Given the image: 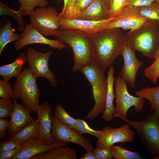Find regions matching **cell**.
<instances>
[{"instance_id":"obj_27","label":"cell","mask_w":159,"mask_h":159,"mask_svg":"<svg viewBox=\"0 0 159 159\" xmlns=\"http://www.w3.org/2000/svg\"><path fill=\"white\" fill-rule=\"evenodd\" d=\"M20 7L16 11L22 16H30L34 12L36 6L45 7L49 3L47 0H17Z\"/></svg>"},{"instance_id":"obj_38","label":"cell","mask_w":159,"mask_h":159,"mask_svg":"<svg viewBox=\"0 0 159 159\" xmlns=\"http://www.w3.org/2000/svg\"><path fill=\"white\" fill-rule=\"evenodd\" d=\"M22 143L18 141L9 140H2L0 143V153L5 151L12 149L20 145Z\"/></svg>"},{"instance_id":"obj_29","label":"cell","mask_w":159,"mask_h":159,"mask_svg":"<svg viewBox=\"0 0 159 159\" xmlns=\"http://www.w3.org/2000/svg\"><path fill=\"white\" fill-rule=\"evenodd\" d=\"M113 158L115 159H143L139 153L127 150L125 148L113 145L110 147Z\"/></svg>"},{"instance_id":"obj_11","label":"cell","mask_w":159,"mask_h":159,"mask_svg":"<svg viewBox=\"0 0 159 159\" xmlns=\"http://www.w3.org/2000/svg\"><path fill=\"white\" fill-rule=\"evenodd\" d=\"M20 35L21 39L15 41L14 46L15 49L17 51L27 45L35 44L47 45L58 50L67 47L57 39H51L46 38L31 24L27 23L25 25L24 30Z\"/></svg>"},{"instance_id":"obj_15","label":"cell","mask_w":159,"mask_h":159,"mask_svg":"<svg viewBox=\"0 0 159 159\" xmlns=\"http://www.w3.org/2000/svg\"><path fill=\"white\" fill-rule=\"evenodd\" d=\"M12 99L14 103V107L10 115V123L7 130L9 138L14 135L28 123L34 120L31 115L32 111L19 104L14 96Z\"/></svg>"},{"instance_id":"obj_1","label":"cell","mask_w":159,"mask_h":159,"mask_svg":"<svg viewBox=\"0 0 159 159\" xmlns=\"http://www.w3.org/2000/svg\"><path fill=\"white\" fill-rule=\"evenodd\" d=\"M88 35L94 51L95 64L105 72L121 55L126 45L125 35L119 28Z\"/></svg>"},{"instance_id":"obj_47","label":"cell","mask_w":159,"mask_h":159,"mask_svg":"<svg viewBox=\"0 0 159 159\" xmlns=\"http://www.w3.org/2000/svg\"><path fill=\"white\" fill-rule=\"evenodd\" d=\"M154 158H154L153 159H159V156H158V155H157V156H155V157Z\"/></svg>"},{"instance_id":"obj_46","label":"cell","mask_w":159,"mask_h":159,"mask_svg":"<svg viewBox=\"0 0 159 159\" xmlns=\"http://www.w3.org/2000/svg\"><path fill=\"white\" fill-rule=\"evenodd\" d=\"M159 24V21H158ZM159 56V47L157 51V52L155 55L154 59H156Z\"/></svg>"},{"instance_id":"obj_12","label":"cell","mask_w":159,"mask_h":159,"mask_svg":"<svg viewBox=\"0 0 159 159\" xmlns=\"http://www.w3.org/2000/svg\"><path fill=\"white\" fill-rule=\"evenodd\" d=\"M102 130L100 137L96 142L97 148H110L117 143H133L135 133L130 128L128 123L115 128L107 126Z\"/></svg>"},{"instance_id":"obj_32","label":"cell","mask_w":159,"mask_h":159,"mask_svg":"<svg viewBox=\"0 0 159 159\" xmlns=\"http://www.w3.org/2000/svg\"><path fill=\"white\" fill-rule=\"evenodd\" d=\"M127 6L126 0H112L108 18L117 17L123 15Z\"/></svg>"},{"instance_id":"obj_21","label":"cell","mask_w":159,"mask_h":159,"mask_svg":"<svg viewBox=\"0 0 159 159\" xmlns=\"http://www.w3.org/2000/svg\"><path fill=\"white\" fill-rule=\"evenodd\" d=\"M74 149L68 146L57 147L32 157L30 159H77Z\"/></svg>"},{"instance_id":"obj_36","label":"cell","mask_w":159,"mask_h":159,"mask_svg":"<svg viewBox=\"0 0 159 159\" xmlns=\"http://www.w3.org/2000/svg\"><path fill=\"white\" fill-rule=\"evenodd\" d=\"M14 96V91L9 81L0 79V97L10 99Z\"/></svg>"},{"instance_id":"obj_3","label":"cell","mask_w":159,"mask_h":159,"mask_svg":"<svg viewBox=\"0 0 159 159\" xmlns=\"http://www.w3.org/2000/svg\"><path fill=\"white\" fill-rule=\"evenodd\" d=\"M127 46L143 56L154 59L159 47V24L148 19L138 27L130 30L125 35Z\"/></svg>"},{"instance_id":"obj_28","label":"cell","mask_w":159,"mask_h":159,"mask_svg":"<svg viewBox=\"0 0 159 159\" xmlns=\"http://www.w3.org/2000/svg\"><path fill=\"white\" fill-rule=\"evenodd\" d=\"M54 115L59 121L69 127L73 129L76 126L77 119L71 117L60 104L56 105Z\"/></svg>"},{"instance_id":"obj_10","label":"cell","mask_w":159,"mask_h":159,"mask_svg":"<svg viewBox=\"0 0 159 159\" xmlns=\"http://www.w3.org/2000/svg\"><path fill=\"white\" fill-rule=\"evenodd\" d=\"M52 121L51 134L55 143H72L82 146L86 152L93 150L94 147L88 138L63 124L54 116H52Z\"/></svg>"},{"instance_id":"obj_8","label":"cell","mask_w":159,"mask_h":159,"mask_svg":"<svg viewBox=\"0 0 159 159\" xmlns=\"http://www.w3.org/2000/svg\"><path fill=\"white\" fill-rule=\"evenodd\" d=\"M53 53L52 50L43 53L32 48L26 50V56L28 68L36 78L43 77L46 79L53 87H56L57 80L54 73L50 70L48 62Z\"/></svg>"},{"instance_id":"obj_45","label":"cell","mask_w":159,"mask_h":159,"mask_svg":"<svg viewBox=\"0 0 159 159\" xmlns=\"http://www.w3.org/2000/svg\"><path fill=\"white\" fill-rule=\"evenodd\" d=\"M108 6L109 9L110 7V5L112 0H102Z\"/></svg>"},{"instance_id":"obj_5","label":"cell","mask_w":159,"mask_h":159,"mask_svg":"<svg viewBox=\"0 0 159 159\" xmlns=\"http://www.w3.org/2000/svg\"><path fill=\"white\" fill-rule=\"evenodd\" d=\"M36 79L28 68H25L16 77L13 87L14 97L21 99L27 108L36 112L40 105V94Z\"/></svg>"},{"instance_id":"obj_4","label":"cell","mask_w":159,"mask_h":159,"mask_svg":"<svg viewBox=\"0 0 159 159\" xmlns=\"http://www.w3.org/2000/svg\"><path fill=\"white\" fill-rule=\"evenodd\" d=\"M79 71L86 78L91 87V93L95 103L93 108L85 116V119L92 120L103 113L105 110L107 90V78L105 72L95 64L81 68Z\"/></svg>"},{"instance_id":"obj_6","label":"cell","mask_w":159,"mask_h":159,"mask_svg":"<svg viewBox=\"0 0 159 159\" xmlns=\"http://www.w3.org/2000/svg\"><path fill=\"white\" fill-rule=\"evenodd\" d=\"M135 131L144 147L151 153L159 155V117L154 112L140 121L124 120Z\"/></svg>"},{"instance_id":"obj_17","label":"cell","mask_w":159,"mask_h":159,"mask_svg":"<svg viewBox=\"0 0 159 159\" xmlns=\"http://www.w3.org/2000/svg\"><path fill=\"white\" fill-rule=\"evenodd\" d=\"M67 143L46 144L38 139L32 140L20 145V150L12 159H30L33 156L54 148L67 145Z\"/></svg>"},{"instance_id":"obj_14","label":"cell","mask_w":159,"mask_h":159,"mask_svg":"<svg viewBox=\"0 0 159 159\" xmlns=\"http://www.w3.org/2000/svg\"><path fill=\"white\" fill-rule=\"evenodd\" d=\"M116 18H109L100 21L79 19L69 20L60 18L59 22L60 29H77L83 31L88 34H91L105 30L107 24Z\"/></svg>"},{"instance_id":"obj_20","label":"cell","mask_w":159,"mask_h":159,"mask_svg":"<svg viewBox=\"0 0 159 159\" xmlns=\"http://www.w3.org/2000/svg\"><path fill=\"white\" fill-rule=\"evenodd\" d=\"M123 15L142 17L148 19L159 21V4L155 1L149 5L143 6H128Z\"/></svg>"},{"instance_id":"obj_26","label":"cell","mask_w":159,"mask_h":159,"mask_svg":"<svg viewBox=\"0 0 159 159\" xmlns=\"http://www.w3.org/2000/svg\"><path fill=\"white\" fill-rule=\"evenodd\" d=\"M10 21H7L0 30V56L6 46L10 42L20 39L21 37L15 32Z\"/></svg>"},{"instance_id":"obj_43","label":"cell","mask_w":159,"mask_h":159,"mask_svg":"<svg viewBox=\"0 0 159 159\" xmlns=\"http://www.w3.org/2000/svg\"><path fill=\"white\" fill-rule=\"evenodd\" d=\"M80 159H97L96 158L92 150L87 152V153L84 155Z\"/></svg>"},{"instance_id":"obj_2","label":"cell","mask_w":159,"mask_h":159,"mask_svg":"<svg viewBox=\"0 0 159 159\" xmlns=\"http://www.w3.org/2000/svg\"><path fill=\"white\" fill-rule=\"evenodd\" d=\"M54 36L71 48L73 52V72L79 71L85 66L95 64L93 49L87 34L77 29H60Z\"/></svg>"},{"instance_id":"obj_13","label":"cell","mask_w":159,"mask_h":159,"mask_svg":"<svg viewBox=\"0 0 159 159\" xmlns=\"http://www.w3.org/2000/svg\"><path fill=\"white\" fill-rule=\"evenodd\" d=\"M135 51L126 45L122 53L124 64L120 72V75L131 87L135 88L136 77L139 68L143 63L136 57Z\"/></svg>"},{"instance_id":"obj_23","label":"cell","mask_w":159,"mask_h":159,"mask_svg":"<svg viewBox=\"0 0 159 159\" xmlns=\"http://www.w3.org/2000/svg\"><path fill=\"white\" fill-rule=\"evenodd\" d=\"M40 133V124L38 117L36 120L29 122L14 135L9 137V139L15 140L22 144L28 141L38 139Z\"/></svg>"},{"instance_id":"obj_25","label":"cell","mask_w":159,"mask_h":159,"mask_svg":"<svg viewBox=\"0 0 159 159\" xmlns=\"http://www.w3.org/2000/svg\"><path fill=\"white\" fill-rule=\"evenodd\" d=\"M135 95L148 100L150 109L159 117V86L146 87L135 92Z\"/></svg>"},{"instance_id":"obj_35","label":"cell","mask_w":159,"mask_h":159,"mask_svg":"<svg viewBox=\"0 0 159 159\" xmlns=\"http://www.w3.org/2000/svg\"><path fill=\"white\" fill-rule=\"evenodd\" d=\"M14 107V102L10 99L1 98L0 100V118L10 116Z\"/></svg>"},{"instance_id":"obj_44","label":"cell","mask_w":159,"mask_h":159,"mask_svg":"<svg viewBox=\"0 0 159 159\" xmlns=\"http://www.w3.org/2000/svg\"><path fill=\"white\" fill-rule=\"evenodd\" d=\"M64 5L61 11L58 14L59 16L61 18H63L64 16L66 9L69 0H63Z\"/></svg>"},{"instance_id":"obj_41","label":"cell","mask_w":159,"mask_h":159,"mask_svg":"<svg viewBox=\"0 0 159 159\" xmlns=\"http://www.w3.org/2000/svg\"><path fill=\"white\" fill-rule=\"evenodd\" d=\"M10 120L0 119V139H4L6 136V131L9 125Z\"/></svg>"},{"instance_id":"obj_33","label":"cell","mask_w":159,"mask_h":159,"mask_svg":"<svg viewBox=\"0 0 159 159\" xmlns=\"http://www.w3.org/2000/svg\"><path fill=\"white\" fill-rule=\"evenodd\" d=\"M144 74L146 78L153 83H156L159 77V56L154 59L150 65L145 68Z\"/></svg>"},{"instance_id":"obj_39","label":"cell","mask_w":159,"mask_h":159,"mask_svg":"<svg viewBox=\"0 0 159 159\" xmlns=\"http://www.w3.org/2000/svg\"><path fill=\"white\" fill-rule=\"evenodd\" d=\"M20 150V145L16 148L5 151L0 153V159H12Z\"/></svg>"},{"instance_id":"obj_31","label":"cell","mask_w":159,"mask_h":159,"mask_svg":"<svg viewBox=\"0 0 159 159\" xmlns=\"http://www.w3.org/2000/svg\"><path fill=\"white\" fill-rule=\"evenodd\" d=\"M79 133L88 134L96 137L97 139L100 137L103 130H95L91 128L84 120L80 119H77L75 126L73 129Z\"/></svg>"},{"instance_id":"obj_22","label":"cell","mask_w":159,"mask_h":159,"mask_svg":"<svg viewBox=\"0 0 159 159\" xmlns=\"http://www.w3.org/2000/svg\"><path fill=\"white\" fill-rule=\"evenodd\" d=\"M148 19L142 17L123 15L109 22L106 29L121 28L132 30L139 27Z\"/></svg>"},{"instance_id":"obj_18","label":"cell","mask_w":159,"mask_h":159,"mask_svg":"<svg viewBox=\"0 0 159 159\" xmlns=\"http://www.w3.org/2000/svg\"><path fill=\"white\" fill-rule=\"evenodd\" d=\"M110 9L102 0H95L82 11L78 19L100 21L108 18Z\"/></svg>"},{"instance_id":"obj_24","label":"cell","mask_w":159,"mask_h":159,"mask_svg":"<svg viewBox=\"0 0 159 159\" xmlns=\"http://www.w3.org/2000/svg\"><path fill=\"white\" fill-rule=\"evenodd\" d=\"M26 62V54L22 52L14 62L0 67V75L4 80L8 81L13 77H17L21 73L22 69Z\"/></svg>"},{"instance_id":"obj_7","label":"cell","mask_w":159,"mask_h":159,"mask_svg":"<svg viewBox=\"0 0 159 159\" xmlns=\"http://www.w3.org/2000/svg\"><path fill=\"white\" fill-rule=\"evenodd\" d=\"M114 88L116 110L114 117L125 120L129 109L133 106L136 112H141L144 104V98L135 97L129 93L126 82L118 74L115 80Z\"/></svg>"},{"instance_id":"obj_49","label":"cell","mask_w":159,"mask_h":159,"mask_svg":"<svg viewBox=\"0 0 159 159\" xmlns=\"http://www.w3.org/2000/svg\"><path fill=\"white\" fill-rule=\"evenodd\" d=\"M57 1L59 2H60V1H61V0H56Z\"/></svg>"},{"instance_id":"obj_40","label":"cell","mask_w":159,"mask_h":159,"mask_svg":"<svg viewBox=\"0 0 159 159\" xmlns=\"http://www.w3.org/2000/svg\"><path fill=\"white\" fill-rule=\"evenodd\" d=\"M128 6H140L149 5L155 0H126Z\"/></svg>"},{"instance_id":"obj_42","label":"cell","mask_w":159,"mask_h":159,"mask_svg":"<svg viewBox=\"0 0 159 159\" xmlns=\"http://www.w3.org/2000/svg\"><path fill=\"white\" fill-rule=\"evenodd\" d=\"M75 1V0H69L63 18L67 20H71L73 9V5Z\"/></svg>"},{"instance_id":"obj_37","label":"cell","mask_w":159,"mask_h":159,"mask_svg":"<svg viewBox=\"0 0 159 159\" xmlns=\"http://www.w3.org/2000/svg\"><path fill=\"white\" fill-rule=\"evenodd\" d=\"M97 159H112L113 158L110 148H97L92 150Z\"/></svg>"},{"instance_id":"obj_9","label":"cell","mask_w":159,"mask_h":159,"mask_svg":"<svg viewBox=\"0 0 159 159\" xmlns=\"http://www.w3.org/2000/svg\"><path fill=\"white\" fill-rule=\"evenodd\" d=\"M58 14L52 7L38 8L29 16L30 24L44 36L54 35L60 29Z\"/></svg>"},{"instance_id":"obj_30","label":"cell","mask_w":159,"mask_h":159,"mask_svg":"<svg viewBox=\"0 0 159 159\" xmlns=\"http://www.w3.org/2000/svg\"><path fill=\"white\" fill-rule=\"evenodd\" d=\"M7 15L11 16L17 22L19 27V30L22 31L25 25L22 16L12 9L0 1V16Z\"/></svg>"},{"instance_id":"obj_34","label":"cell","mask_w":159,"mask_h":159,"mask_svg":"<svg viewBox=\"0 0 159 159\" xmlns=\"http://www.w3.org/2000/svg\"><path fill=\"white\" fill-rule=\"evenodd\" d=\"M95 0H75L71 20L78 19L81 12Z\"/></svg>"},{"instance_id":"obj_48","label":"cell","mask_w":159,"mask_h":159,"mask_svg":"<svg viewBox=\"0 0 159 159\" xmlns=\"http://www.w3.org/2000/svg\"><path fill=\"white\" fill-rule=\"evenodd\" d=\"M155 2L159 4V0H155Z\"/></svg>"},{"instance_id":"obj_19","label":"cell","mask_w":159,"mask_h":159,"mask_svg":"<svg viewBox=\"0 0 159 159\" xmlns=\"http://www.w3.org/2000/svg\"><path fill=\"white\" fill-rule=\"evenodd\" d=\"M115 70L112 66L109 67L107 70V92L105 106V110L103 113L102 117L107 121H111L113 118V114L116 111V108L114 106L113 101L115 98L114 93L113 85L115 80L114 76Z\"/></svg>"},{"instance_id":"obj_16","label":"cell","mask_w":159,"mask_h":159,"mask_svg":"<svg viewBox=\"0 0 159 159\" xmlns=\"http://www.w3.org/2000/svg\"><path fill=\"white\" fill-rule=\"evenodd\" d=\"M52 108L48 102L45 101L39 105L37 112L40 124V133L38 139L46 144L55 143L51 134L52 127Z\"/></svg>"}]
</instances>
